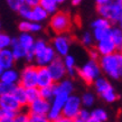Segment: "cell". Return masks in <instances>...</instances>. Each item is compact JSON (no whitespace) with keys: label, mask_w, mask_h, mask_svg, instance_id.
<instances>
[{"label":"cell","mask_w":122,"mask_h":122,"mask_svg":"<svg viewBox=\"0 0 122 122\" xmlns=\"http://www.w3.org/2000/svg\"><path fill=\"white\" fill-rule=\"evenodd\" d=\"M39 6L47 12L48 15H53L56 11H58V4L55 0H41Z\"/></svg>","instance_id":"484cf974"},{"label":"cell","mask_w":122,"mask_h":122,"mask_svg":"<svg viewBox=\"0 0 122 122\" xmlns=\"http://www.w3.org/2000/svg\"><path fill=\"white\" fill-rule=\"evenodd\" d=\"M73 91H74V83L72 82V80L64 78L57 83H54V94L63 93L66 95H71V94H73Z\"/></svg>","instance_id":"2e32d148"},{"label":"cell","mask_w":122,"mask_h":122,"mask_svg":"<svg viewBox=\"0 0 122 122\" xmlns=\"http://www.w3.org/2000/svg\"><path fill=\"white\" fill-rule=\"evenodd\" d=\"M67 96L68 95L63 94V93L54 94V97L51 100V107H49V111L47 114V118L52 122L62 115V109H63V105L66 101Z\"/></svg>","instance_id":"ba28073f"},{"label":"cell","mask_w":122,"mask_h":122,"mask_svg":"<svg viewBox=\"0 0 122 122\" xmlns=\"http://www.w3.org/2000/svg\"><path fill=\"white\" fill-rule=\"evenodd\" d=\"M72 27L71 16L65 11H56L49 19V28L56 34H66Z\"/></svg>","instance_id":"277c9868"},{"label":"cell","mask_w":122,"mask_h":122,"mask_svg":"<svg viewBox=\"0 0 122 122\" xmlns=\"http://www.w3.org/2000/svg\"><path fill=\"white\" fill-rule=\"evenodd\" d=\"M56 2H57V4L58 5H61V4H64V2H66L67 0H55Z\"/></svg>","instance_id":"681fc988"},{"label":"cell","mask_w":122,"mask_h":122,"mask_svg":"<svg viewBox=\"0 0 122 122\" xmlns=\"http://www.w3.org/2000/svg\"><path fill=\"white\" fill-rule=\"evenodd\" d=\"M39 95L41 99H45L47 101H51L54 97V84L52 86H47V87H41L39 89Z\"/></svg>","instance_id":"d6a6232c"},{"label":"cell","mask_w":122,"mask_h":122,"mask_svg":"<svg viewBox=\"0 0 122 122\" xmlns=\"http://www.w3.org/2000/svg\"><path fill=\"white\" fill-rule=\"evenodd\" d=\"M18 84L25 89L37 86V66L27 65L26 67H24L21 73L19 74Z\"/></svg>","instance_id":"8992f818"},{"label":"cell","mask_w":122,"mask_h":122,"mask_svg":"<svg viewBox=\"0 0 122 122\" xmlns=\"http://www.w3.org/2000/svg\"><path fill=\"white\" fill-rule=\"evenodd\" d=\"M83 0H72V5L73 6H78V5H81V2Z\"/></svg>","instance_id":"c3c4849f"},{"label":"cell","mask_w":122,"mask_h":122,"mask_svg":"<svg viewBox=\"0 0 122 122\" xmlns=\"http://www.w3.org/2000/svg\"><path fill=\"white\" fill-rule=\"evenodd\" d=\"M15 58L14 55L9 48L6 49H1L0 51V66L2 70H8V68H12L15 65Z\"/></svg>","instance_id":"e0dca14e"},{"label":"cell","mask_w":122,"mask_h":122,"mask_svg":"<svg viewBox=\"0 0 122 122\" xmlns=\"http://www.w3.org/2000/svg\"><path fill=\"white\" fill-rule=\"evenodd\" d=\"M0 33H1V22H0Z\"/></svg>","instance_id":"db71d44e"},{"label":"cell","mask_w":122,"mask_h":122,"mask_svg":"<svg viewBox=\"0 0 122 122\" xmlns=\"http://www.w3.org/2000/svg\"><path fill=\"white\" fill-rule=\"evenodd\" d=\"M11 94L12 96L15 97L17 102H18L22 107H25L28 105V102H27V96H26V89L25 87H22L21 85H15L12 90H11Z\"/></svg>","instance_id":"d6986e66"},{"label":"cell","mask_w":122,"mask_h":122,"mask_svg":"<svg viewBox=\"0 0 122 122\" xmlns=\"http://www.w3.org/2000/svg\"><path fill=\"white\" fill-rule=\"evenodd\" d=\"M11 41H12V38L8 34L0 33V51L10 47Z\"/></svg>","instance_id":"836d02e7"},{"label":"cell","mask_w":122,"mask_h":122,"mask_svg":"<svg viewBox=\"0 0 122 122\" xmlns=\"http://www.w3.org/2000/svg\"><path fill=\"white\" fill-rule=\"evenodd\" d=\"M48 17H49V15H48L47 12H46L39 5L35 6V7H31L30 21H35V22H39V24H41L43 21L47 20Z\"/></svg>","instance_id":"ffe728a7"},{"label":"cell","mask_w":122,"mask_h":122,"mask_svg":"<svg viewBox=\"0 0 122 122\" xmlns=\"http://www.w3.org/2000/svg\"><path fill=\"white\" fill-rule=\"evenodd\" d=\"M73 122H83V121H81V120H78L77 118H75L74 120H73Z\"/></svg>","instance_id":"f907efd6"},{"label":"cell","mask_w":122,"mask_h":122,"mask_svg":"<svg viewBox=\"0 0 122 122\" xmlns=\"http://www.w3.org/2000/svg\"><path fill=\"white\" fill-rule=\"evenodd\" d=\"M15 115H16V112L9 111V110H6V109H2V107H0V119L14 118Z\"/></svg>","instance_id":"b9f144b4"},{"label":"cell","mask_w":122,"mask_h":122,"mask_svg":"<svg viewBox=\"0 0 122 122\" xmlns=\"http://www.w3.org/2000/svg\"><path fill=\"white\" fill-rule=\"evenodd\" d=\"M47 70L49 72V74L52 76V80L54 83H57V82L62 81L65 78L66 76V68L64 66L63 61H62V57H56L52 63L47 65Z\"/></svg>","instance_id":"9c48e42d"},{"label":"cell","mask_w":122,"mask_h":122,"mask_svg":"<svg viewBox=\"0 0 122 122\" xmlns=\"http://www.w3.org/2000/svg\"><path fill=\"white\" fill-rule=\"evenodd\" d=\"M62 61H63V64L65 68H66V74L70 75L71 77H73L76 75V70H75V65H76V59L73 55L71 54H67L64 57H62Z\"/></svg>","instance_id":"7402d4cb"},{"label":"cell","mask_w":122,"mask_h":122,"mask_svg":"<svg viewBox=\"0 0 122 122\" xmlns=\"http://www.w3.org/2000/svg\"><path fill=\"white\" fill-rule=\"evenodd\" d=\"M93 41H94V39H93V36H92V34H91V33L86 31V33H84L83 35H82L81 43L83 44V46L91 47V46H92V44H93Z\"/></svg>","instance_id":"d590c367"},{"label":"cell","mask_w":122,"mask_h":122,"mask_svg":"<svg viewBox=\"0 0 122 122\" xmlns=\"http://www.w3.org/2000/svg\"><path fill=\"white\" fill-rule=\"evenodd\" d=\"M39 1H41V0H22L24 5H27V6H29V7H35V6L39 5Z\"/></svg>","instance_id":"7bdbcfd3"},{"label":"cell","mask_w":122,"mask_h":122,"mask_svg":"<svg viewBox=\"0 0 122 122\" xmlns=\"http://www.w3.org/2000/svg\"><path fill=\"white\" fill-rule=\"evenodd\" d=\"M71 44H72V39L68 35L66 34H59L56 35L52 41V46L53 49L55 51L56 55L58 57H64L70 53Z\"/></svg>","instance_id":"52a82bcc"},{"label":"cell","mask_w":122,"mask_h":122,"mask_svg":"<svg viewBox=\"0 0 122 122\" xmlns=\"http://www.w3.org/2000/svg\"><path fill=\"white\" fill-rule=\"evenodd\" d=\"M76 118L83 122H86L87 120L91 119V111H89L86 107H82L81 110H80V112H78V114Z\"/></svg>","instance_id":"8d00e7d4"},{"label":"cell","mask_w":122,"mask_h":122,"mask_svg":"<svg viewBox=\"0 0 122 122\" xmlns=\"http://www.w3.org/2000/svg\"><path fill=\"white\" fill-rule=\"evenodd\" d=\"M91 119L94 120L95 122H107L109 119V114L104 109L96 107L91 112Z\"/></svg>","instance_id":"4316f807"},{"label":"cell","mask_w":122,"mask_h":122,"mask_svg":"<svg viewBox=\"0 0 122 122\" xmlns=\"http://www.w3.org/2000/svg\"><path fill=\"white\" fill-rule=\"evenodd\" d=\"M90 57L91 59H94V61H97V59L100 58V55H99V53L96 52V49H90Z\"/></svg>","instance_id":"ee69618b"},{"label":"cell","mask_w":122,"mask_h":122,"mask_svg":"<svg viewBox=\"0 0 122 122\" xmlns=\"http://www.w3.org/2000/svg\"><path fill=\"white\" fill-rule=\"evenodd\" d=\"M56 57H57V55H56L55 51L53 49V47L51 45H47L43 51H41L39 53H37L36 55L34 56L33 62H35L37 67L47 66V65H49L52 63Z\"/></svg>","instance_id":"8fae6325"},{"label":"cell","mask_w":122,"mask_h":122,"mask_svg":"<svg viewBox=\"0 0 122 122\" xmlns=\"http://www.w3.org/2000/svg\"><path fill=\"white\" fill-rule=\"evenodd\" d=\"M17 41L28 52V51H30L33 48V45L35 43V38L29 33H20V35L17 37Z\"/></svg>","instance_id":"603a6c76"},{"label":"cell","mask_w":122,"mask_h":122,"mask_svg":"<svg viewBox=\"0 0 122 122\" xmlns=\"http://www.w3.org/2000/svg\"><path fill=\"white\" fill-rule=\"evenodd\" d=\"M53 122H73V120L70 118H66V117L61 115V117H58V118L56 119V120H54Z\"/></svg>","instance_id":"f6af8a7d"},{"label":"cell","mask_w":122,"mask_h":122,"mask_svg":"<svg viewBox=\"0 0 122 122\" xmlns=\"http://www.w3.org/2000/svg\"><path fill=\"white\" fill-rule=\"evenodd\" d=\"M111 1L113 0H95V2L97 6H102V5H107V4H110Z\"/></svg>","instance_id":"bcb514c9"},{"label":"cell","mask_w":122,"mask_h":122,"mask_svg":"<svg viewBox=\"0 0 122 122\" xmlns=\"http://www.w3.org/2000/svg\"><path fill=\"white\" fill-rule=\"evenodd\" d=\"M93 85H94L95 92L97 93L99 95H101L103 92H105L107 89L112 87V84L110 83V81L107 80L105 77H103V76H99L95 81L93 82Z\"/></svg>","instance_id":"cb8c5ba5"},{"label":"cell","mask_w":122,"mask_h":122,"mask_svg":"<svg viewBox=\"0 0 122 122\" xmlns=\"http://www.w3.org/2000/svg\"><path fill=\"white\" fill-rule=\"evenodd\" d=\"M95 49H96V52L99 53L100 56L110 55L112 53L118 52L117 46L113 44V41H112L110 38H107V39H103V41H96Z\"/></svg>","instance_id":"4fadbf2b"},{"label":"cell","mask_w":122,"mask_h":122,"mask_svg":"<svg viewBox=\"0 0 122 122\" xmlns=\"http://www.w3.org/2000/svg\"><path fill=\"white\" fill-rule=\"evenodd\" d=\"M26 122H29V121H26Z\"/></svg>","instance_id":"11a10c76"},{"label":"cell","mask_w":122,"mask_h":122,"mask_svg":"<svg viewBox=\"0 0 122 122\" xmlns=\"http://www.w3.org/2000/svg\"><path fill=\"white\" fill-rule=\"evenodd\" d=\"M19 30L20 33H29V34H36L39 33L43 29V26L39 22L30 21V20H22L19 22Z\"/></svg>","instance_id":"ac0fdd59"},{"label":"cell","mask_w":122,"mask_h":122,"mask_svg":"<svg viewBox=\"0 0 122 122\" xmlns=\"http://www.w3.org/2000/svg\"><path fill=\"white\" fill-rule=\"evenodd\" d=\"M9 49H10L11 53H12L15 61L25 58L27 55V51L19 44L18 41H17V38H12V41H11V45H10V47H9Z\"/></svg>","instance_id":"44dd1931"},{"label":"cell","mask_w":122,"mask_h":122,"mask_svg":"<svg viewBox=\"0 0 122 122\" xmlns=\"http://www.w3.org/2000/svg\"><path fill=\"white\" fill-rule=\"evenodd\" d=\"M110 33H111V27L109 28H95L93 29V39L95 41H100L107 38H110Z\"/></svg>","instance_id":"83f0119b"},{"label":"cell","mask_w":122,"mask_h":122,"mask_svg":"<svg viewBox=\"0 0 122 122\" xmlns=\"http://www.w3.org/2000/svg\"><path fill=\"white\" fill-rule=\"evenodd\" d=\"M76 74L87 85H92L96 78L101 76V68L97 61L90 58L85 64L76 70Z\"/></svg>","instance_id":"3957f363"},{"label":"cell","mask_w":122,"mask_h":122,"mask_svg":"<svg viewBox=\"0 0 122 122\" xmlns=\"http://www.w3.org/2000/svg\"><path fill=\"white\" fill-rule=\"evenodd\" d=\"M81 109H82V103L80 96L75 95V94H71V95L67 96L66 101H65V103L63 105L62 115L74 120L77 117Z\"/></svg>","instance_id":"5b68a950"},{"label":"cell","mask_w":122,"mask_h":122,"mask_svg":"<svg viewBox=\"0 0 122 122\" xmlns=\"http://www.w3.org/2000/svg\"><path fill=\"white\" fill-rule=\"evenodd\" d=\"M81 99V103H82V107H85L86 109L90 107H92L94 102H95V95L93 94L92 92H85Z\"/></svg>","instance_id":"f546056e"},{"label":"cell","mask_w":122,"mask_h":122,"mask_svg":"<svg viewBox=\"0 0 122 122\" xmlns=\"http://www.w3.org/2000/svg\"><path fill=\"white\" fill-rule=\"evenodd\" d=\"M26 96H27V102L30 103L33 101L37 100L38 97H41L39 95V89L37 86H33V87H27L26 89Z\"/></svg>","instance_id":"4dcf8cb0"},{"label":"cell","mask_w":122,"mask_h":122,"mask_svg":"<svg viewBox=\"0 0 122 122\" xmlns=\"http://www.w3.org/2000/svg\"><path fill=\"white\" fill-rule=\"evenodd\" d=\"M12 87H14V86L8 85V84H6V83H2V82L0 81V96L5 95V94H9V93L11 92Z\"/></svg>","instance_id":"60d3db41"},{"label":"cell","mask_w":122,"mask_h":122,"mask_svg":"<svg viewBox=\"0 0 122 122\" xmlns=\"http://www.w3.org/2000/svg\"><path fill=\"white\" fill-rule=\"evenodd\" d=\"M19 16L21 17L24 20H30V15H31V7L27 6V5H22L21 7L17 11Z\"/></svg>","instance_id":"e575fe53"},{"label":"cell","mask_w":122,"mask_h":122,"mask_svg":"<svg viewBox=\"0 0 122 122\" xmlns=\"http://www.w3.org/2000/svg\"><path fill=\"white\" fill-rule=\"evenodd\" d=\"M28 119H29L28 112H22V111L17 112L16 115L14 117L15 122H26V121H28Z\"/></svg>","instance_id":"74e56055"},{"label":"cell","mask_w":122,"mask_h":122,"mask_svg":"<svg viewBox=\"0 0 122 122\" xmlns=\"http://www.w3.org/2000/svg\"><path fill=\"white\" fill-rule=\"evenodd\" d=\"M29 122H52L46 115H29Z\"/></svg>","instance_id":"ab89813d"},{"label":"cell","mask_w":122,"mask_h":122,"mask_svg":"<svg viewBox=\"0 0 122 122\" xmlns=\"http://www.w3.org/2000/svg\"><path fill=\"white\" fill-rule=\"evenodd\" d=\"M101 72L113 80H119L122 76V54L120 51L110 55L100 56L97 59Z\"/></svg>","instance_id":"6da1fadb"},{"label":"cell","mask_w":122,"mask_h":122,"mask_svg":"<svg viewBox=\"0 0 122 122\" xmlns=\"http://www.w3.org/2000/svg\"><path fill=\"white\" fill-rule=\"evenodd\" d=\"M91 26H92L93 29H95V28H109V27H112V24L107 19L99 17V18L93 20Z\"/></svg>","instance_id":"1f68e13d"},{"label":"cell","mask_w":122,"mask_h":122,"mask_svg":"<svg viewBox=\"0 0 122 122\" xmlns=\"http://www.w3.org/2000/svg\"><path fill=\"white\" fill-rule=\"evenodd\" d=\"M0 107L9 110V111L16 112V113L21 111V109H22V107L17 102V100L12 96L11 93L0 96Z\"/></svg>","instance_id":"7c38bea8"},{"label":"cell","mask_w":122,"mask_h":122,"mask_svg":"<svg viewBox=\"0 0 122 122\" xmlns=\"http://www.w3.org/2000/svg\"><path fill=\"white\" fill-rule=\"evenodd\" d=\"M96 11L100 17L107 19L111 24L121 25L122 22V0H113L110 4L97 6Z\"/></svg>","instance_id":"7a4b0ae2"},{"label":"cell","mask_w":122,"mask_h":122,"mask_svg":"<svg viewBox=\"0 0 122 122\" xmlns=\"http://www.w3.org/2000/svg\"><path fill=\"white\" fill-rule=\"evenodd\" d=\"M0 122H15L14 118H6V119H0Z\"/></svg>","instance_id":"7dc6e473"},{"label":"cell","mask_w":122,"mask_h":122,"mask_svg":"<svg viewBox=\"0 0 122 122\" xmlns=\"http://www.w3.org/2000/svg\"><path fill=\"white\" fill-rule=\"evenodd\" d=\"M0 81L2 83H6L8 85L15 86L19 82V73L12 67L8 70H2L1 75H0Z\"/></svg>","instance_id":"9a60e30c"},{"label":"cell","mask_w":122,"mask_h":122,"mask_svg":"<svg viewBox=\"0 0 122 122\" xmlns=\"http://www.w3.org/2000/svg\"><path fill=\"white\" fill-rule=\"evenodd\" d=\"M7 5L9 8H11V10L18 11L19 8L24 5V2L22 0H7Z\"/></svg>","instance_id":"f35d334b"},{"label":"cell","mask_w":122,"mask_h":122,"mask_svg":"<svg viewBox=\"0 0 122 122\" xmlns=\"http://www.w3.org/2000/svg\"><path fill=\"white\" fill-rule=\"evenodd\" d=\"M110 39H111V41H113V44L117 46L118 51H120L122 47V30L120 27H111Z\"/></svg>","instance_id":"d4e9b609"},{"label":"cell","mask_w":122,"mask_h":122,"mask_svg":"<svg viewBox=\"0 0 122 122\" xmlns=\"http://www.w3.org/2000/svg\"><path fill=\"white\" fill-rule=\"evenodd\" d=\"M49 107H51V101L38 97L37 100L28 103L27 112L29 115H46L47 117Z\"/></svg>","instance_id":"30bf717a"},{"label":"cell","mask_w":122,"mask_h":122,"mask_svg":"<svg viewBox=\"0 0 122 122\" xmlns=\"http://www.w3.org/2000/svg\"><path fill=\"white\" fill-rule=\"evenodd\" d=\"M100 96L102 97V100H104L107 103H113V102H115V101L118 100V94L115 92V90L113 89V86L110 87V89H107Z\"/></svg>","instance_id":"f1b7e54d"},{"label":"cell","mask_w":122,"mask_h":122,"mask_svg":"<svg viewBox=\"0 0 122 122\" xmlns=\"http://www.w3.org/2000/svg\"><path fill=\"white\" fill-rule=\"evenodd\" d=\"M54 82L52 80V76L48 72L46 66L37 67V87H47V86H52Z\"/></svg>","instance_id":"5bb4252c"},{"label":"cell","mask_w":122,"mask_h":122,"mask_svg":"<svg viewBox=\"0 0 122 122\" xmlns=\"http://www.w3.org/2000/svg\"><path fill=\"white\" fill-rule=\"evenodd\" d=\"M86 122H95V121H94V120H92V119H90V120H87Z\"/></svg>","instance_id":"816d5d0a"},{"label":"cell","mask_w":122,"mask_h":122,"mask_svg":"<svg viewBox=\"0 0 122 122\" xmlns=\"http://www.w3.org/2000/svg\"><path fill=\"white\" fill-rule=\"evenodd\" d=\"M1 72H2V68H1V66H0V75H1Z\"/></svg>","instance_id":"f5cc1de1"}]
</instances>
